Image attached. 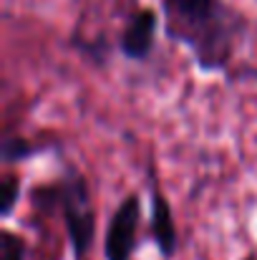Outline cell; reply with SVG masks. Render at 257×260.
<instances>
[{"instance_id": "6da1fadb", "label": "cell", "mask_w": 257, "mask_h": 260, "mask_svg": "<svg viewBox=\"0 0 257 260\" xmlns=\"http://www.w3.org/2000/svg\"><path fill=\"white\" fill-rule=\"evenodd\" d=\"M167 41L187 48L202 74H225L247 36V18L227 0H159Z\"/></svg>"}, {"instance_id": "7a4b0ae2", "label": "cell", "mask_w": 257, "mask_h": 260, "mask_svg": "<svg viewBox=\"0 0 257 260\" xmlns=\"http://www.w3.org/2000/svg\"><path fill=\"white\" fill-rule=\"evenodd\" d=\"M58 212L66 225L74 260H86L96 240V210L86 174L71 165L58 179Z\"/></svg>"}, {"instance_id": "3957f363", "label": "cell", "mask_w": 257, "mask_h": 260, "mask_svg": "<svg viewBox=\"0 0 257 260\" xmlns=\"http://www.w3.org/2000/svg\"><path fill=\"white\" fill-rule=\"evenodd\" d=\"M139 225H141V197L129 194L124 197L103 235V260H134L139 248Z\"/></svg>"}, {"instance_id": "277c9868", "label": "cell", "mask_w": 257, "mask_h": 260, "mask_svg": "<svg viewBox=\"0 0 257 260\" xmlns=\"http://www.w3.org/2000/svg\"><path fill=\"white\" fill-rule=\"evenodd\" d=\"M159 25H162V13H157L154 8H136L121 33H119V41H116V48L119 53L126 58V61H134V63H141L146 61L154 48H157V36H159Z\"/></svg>"}, {"instance_id": "5b68a950", "label": "cell", "mask_w": 257, "mask_h": 260, "mask_svg": "<svg viewBox=\"0 0 257 260\" xmlns=\"http://www.w3.org/2000/svg\"><path fill=\"white\" fill-rule=\"evenodd\" d=\"M149 182H152V189H149V205H152V210H149V233H152V240H154L159 255L164 260H171L179 250L176 220H174V212H171L167 194L157 184V174L154 172H149Z\"/></svg>"}, {"instance_id": "8992f818", "label": "cell", "mask_w": 257, "mask_h": 260, "mask_svg": "<svg viewBox=\"0 0 257 260\" xmlns=\"http://www.w3.org/2000/svg\"><path fill=\"white\" fill-rule=\"evenodd\" d=\"M41 152H43V147L35 144V142H30L28 137H23V134H5L3 149H0V159H3V165L10 167V165L28 162V159H33Z\"/></svg>"}, {"instance_id": "52a82bcc", "label": "cell", "mask_w": 257, "mask_h": 260, "mask_svg": "<svg viewBox=\"0 0 257 260\" xmlns=\"http://www.w3.org/2000/svg\"><path fill=\"white\" fill-rule=\"evenodd\" d=\"M20 194H23V182H20V174L15 172H5L3 174V182H0V217H10L20 202Z\"/></svg>"}, {"instance_id": "ba28073f", "label": "cell", "mask_w": 257, "mask_h": 260, "mask_svg": "<svg viewBox=\"0 0 257 260\" xmlns=\"http://www.w3.org/2000/svg\"><path fill=\"white\" fill-rule=\"evenodd\" d=\"M0 260H28V240L15 230H0Z\"/></svg>"}, {"instance_id": "9c48e42d", "label": "cell", "mask_w": 257, "mask_h": 260, "mask_svg": "<svg viewBox=\"0 0 257 260\" xmlns=\"http://www.w3.org/2000/svg\"><path fill=\"white\" fill-rule=\"evenodd\" d=\"M235 79H240V81H257V69L255 66H242V69L235 71Z\"/></svg>"}]
</instances>
